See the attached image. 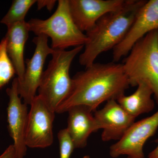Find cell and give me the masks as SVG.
I'll return each instance as SVG.
<instances>
[{"mask_svg":"<svg viewBox=\"0 0 158 158\" xmlns=\"http://www.w3.org/2000/svg\"><path fill=\"white\" fill-rule=\"evenodd\" d=\"M72 79L70 92L56 113L67 112L78 106H86L95 111L102 103L116 100L130 87L122 64L113 62H94L85 70L77 73Z\"/></svg>","mask_w":158,"mask_h":158,"instance_id":"6da1fadb","label":"cell"},{"mask_svg":"<svg viewBox=\"0 0 158 158\" xmlns=\"http://www.w3.org/2000/svg\"><path fill=\"white\" fill-rule=\"evenodd\" d=\"M146 1L126 0L117 11L105 15L93 28L85 33L88 42L79 57V63L85 68L95 62L100 54L113 49L122 42L131 28L137 13Z\"/></svg>","mask_w":158,"mask_h":158,"instance_id":"7a4b0ae2","label":"cell"},{"mask_svg":"<svg viewBox=\"0 0 158 158\" xmlns=\"http://www.w3.org/2000/svg\"><path fill=\"white\" fill-rule=\"evenodd\" d=\"M122 65L130 86L147 85L152 90L158 105V30L138 40Z\"/></svg>","mask_w":158,"mask_h":158,"instance_id":"3957f363","label":"cell"},{"mask_svg":"<svg viewBox=\"0 0 158 158\" xmlns=\"http://www.w3.org/2000/svg\"><path fill=\"white\" fill-rule=\"evenodd\" d=\"M30 31L37 36L45 35L52 40V48L65 50L73 47L84 46L88 42L86 34L80 31L74 22L69 0H59L54 14L47 19H31L27 22Z\"/></svg>","mask_w":158,"mask_h":158,"instance_id":"277c9868","label":"cell"},{"mask_svg":"<svg viewBox=\"0 0 158 158\" xmlns=\"http://www.w3.org/2000/svg\"><path fill=\"white\" fill-rule=\"evenodd\" d=\"M84 47L81 46L69 51L55 50L47 68L44 71L38 95L55 113L70 92L72 85L69 75L71 65Z\"/></svg>","mask_w":158,"mask_h":158,"instance_id":"5b68a950","label":"cell"},{"mask_svg":"<svg viewBox=\"0 0 158 158\" xmlns=\"http://www.w3.org/2000/svg\"><path fill=\"white\" fill-rule=\"evenodd\" d=\"M30 106L25 135L26 145L31 148L49 147L53 142V127L56 113L38 95Z\"/></svg>","mask_w":158,"mask_h":158,"instance_id":"8992f818","label":"cell"},{"mask_svg":"<svg viewBox=\"0 0 158 158\" xmlns=\"http://www.w3.org/2000/svg\"><path fill=\"white\" fill-rule=\"evenodd\" d=\"M158 129V110L152 114L135 122L124 135L110 148L113 158L122 156L127 158H144V147L146 141Z\"/></svg>","mask_w":158,"mask_h":158,"instance_id":"52a82bcc","label":"cell"},{"mask_svg":"<svg viewBox=\"0 0 158 158\" xmlns=\"http://www.w3.org/2000/svg\"><path fill=\"white\" fill-rule=\"evenodd\" d=\"M33 42L36 45L32 58L26 60V67L22 81L18 82V92L24 103L31 105L36 96L40 80L43 73L46 59L55 50L50 48L48 44V37L39 35L34 37Z\"/></svg>","mask_w":158,"mask_h":158,"instance_id":"ba28073f","label":"cell"},{"mask_svg":"<svg viewBox=\"0 0 158 158\" xmlns=\"http://www.w3.org/2000/svg\"><path fill=\"white\" fill-rule=\"evenodd\" d=\"M158 30V0L146 1L139 9L124 39L113 49V62L127 56L138 40L152 31Z\"/></svg>","mask_w":158,"mask_h":158,"instance_id":"9c48e42d","label":"cell"},{"mask_svg":"<svg viewBox=\"0 0 158 158\" xmlns=\"http://www.w3.org/2000/svg\"><path fill=\"white\" fill-rule=\"evenodd\" d=\"M6 93L9 97L7 116L9 133L14 142L16 158H24L27 147L25 135L28 112L27 105L22 103L21 100L17 77L13 80L11 88H7Z\"/></svg>","mask_w":158,"mask_h":158,"instance_id":"30bf717a","label":"cell"},{"mask_svg":"<svg viewBox=\"0 0 158 158\" xmlns=\"http://www.w3.org/2000/svg\"><path fill=\"white\" fill-rule=\"evenodd\" d=\"M126 0H69L74 22L82 32L90 31L105 15L117 11Z\"/></svg>","mask_w":158,"mask_h":158,"instance_id":"8fae6325","label":"cell"},{"mask_svg":"<svg viewBox=\"0 0 158 158\" xmlns=\"http://www.w3.org/2000/svg\"><path fill=\"white\" fill-rule=\"evenodd\" d=\"M94 116L99 130H102L101 139L104 142L119 141L135 120L115 99L106 102L104 106L96 110Z\"/></svg>","mask_w":158,"mask_h":158,"instance_id":"7c38bea8","label":"cell"},{"mask_svg":"<svg viewBox=\"0 0 158 158\" xmlns=\"http://www.w3.org/2000/svg\"><path fill=\"white\" fill-rule=\"evenodd\" d=\"M93 112L90 108L84 106H76L67 111L69 116L66 129L75 149L86 147L90 135L99 130Z\"/></svg>","mask_w":158,"mask_h":158,"instance_id":"4fadbf2b","label":"cell"},{"mask_svg":"<svg viewBox=\"0 0 158 158\" xmlns=\"http://www.w3.org/2000/svg\"><path fill=\"white\" fill-rule=\"evenodd\" d=\"M5 38L9 58L15 69L18 82L22 81L25 71L24 51L30 32L27 22L14 24L9 27Z\"/></svg>","mask_w":158,"mask_h":158,"instance_id":"5bb4252c","label":"cell"},{"mask_svg":"<svg viewBox=\"0 0 158 158\" xmlns=\"http://www.w3.org/2000/svg\"><path fill=\"white\" fill-rule=\"evenodd\" d=\"M135 92L129 95L123 94L116 99L117 102L130 116L136 118L145 113L152 111L155 106V101L152 98V90L147 85H138Z\"/></svg>","mask_w":158,"mask_h":158,"instance_id":"9a60e30c","label":"cell"},{"mask_svg":"<svg viewBox=\"0 0 158 158\" xmlns=\"http://www.w3.org/2000/svg\"><path fill=\"white\" fill-rule=\"evenodd\" d=\"M36 0H14L9 11L1 20V23L7 27L17 23L25 21V18L31 7L37 3Z\"/></svg>","mask_w":158,"mask_h":158,"instance_id":"2e32d148","label":"cell"},{"mask_svg":"<svg viewBox=\"0 0 158 158\" xmlns=\"http://www.w3.org/2000/svg\"><path fill=\"white\" fill-rule=\"evenodd\" d=\"M15 74V69L7 52L4 37L0 42V88L8 84Z\"/></svg>","mask_w":158,"mask_h":158,"instance_id":"e0dca14e","label":"cell"},{"mask_svg":"<svg viewBox=\"0 0 158 158\" xmlns=\"http://www.w3.org/2000/svg\"><path fill=\"white\" fill-rule=\"evenodd\" d=\"M60 158H70L75 148L71 138L66 128L60 130L58 134Z\"/></svg>","mask_w":158,"mask_h":158,"instance_id":"ac0fdd59","label":"cell"},{"mask_svg":"<svg viewBox=\"0 0 158 158\" xmlns=\"http://www.w3.org/2000/svg\"><path fill=\"white\" fill-rule=\"evenodd\" d=\"M56 1L51 0V1H46V0H39L37 1V8L38 9H40L44 8L46 7L49 10L51 11L53 8L55 6Z\"/></svg>","mask_w":158,"mask_h":158,"instance_id":"d6986e66","label":"cell"},{"mask_svg":"<svg viewBox=\"0 0 158 158\" xmlns=\"http://www.w3.org/2000/svg\"><path fill=\"white\" fill-rule=\"evenodd\" d=\"M0 158H16V153L13 144L9 145L0 156Z\"/></svg>","mask_w":158,"mask_h":158,"instance_id":"ffe728a7","label":"cell"},{"mask_svg":"<svg viewBox=\"0 0 158 158\" xmlns=\"http://www.w3.org/2000/svg\"><path fill=\"white\" fill-rule=\"evenodd\" d=\"M148 158H158V144L156 147L149 153Z\"/></svg>","mask_w":158,"mask_h":158,"instance_id":"44dd1931","label":"cell"},{"mask_svg":"<svg viewBox=\"0 0 158 158\" xmlns=\"http://www.w3.org/2000/svg\"><path fill=\"white\" fill-rule=\"evenodd\" d=\"M82 158H90V156L88 155L85 156Z\"/></svg>","mask_w":158,"mask_h":158,"instance_id":"7402d4cb","label":"cell"}]
</instances>
